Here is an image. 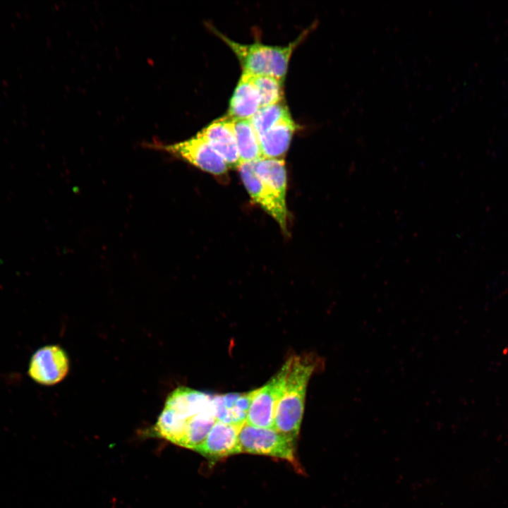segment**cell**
I'll return each instance as SVG.
<instances>
[{"instance_id": "11", "label": "cell", "mask_w": 508, "mask_h": 508, "mask_svg": "<svg viewBox=\"0 0 508 508\" xmlns=\"http://www.w3.org/2000/svg\"><path fill=\"white\" fill-rule=\"evenodd\" d=\"M258 389L245 393H229L213 396L212 403L216 421L224 423L243 425Z\"/></svg>"}, {"instance_id": "5", "label": "cell", "mask_w": 508, "mask_h": 508, "mask_svg": "<svg viewBox=\"0 0 508 508\" xmlns=\"http://www.w3.org/2000/svg\"><path fill=\"white\" fill-rule=\"evenodd\" d=\"M291 361L290 357L265 385L258 389L248 412L247 424L259 428H274L276 410L284 390Z\"/></svg>"}, {"instance_id": "8", "label": "cell", "mask_w": 508, "mask_h": 508, "mask_svg": "<svg viewBox=\"0 0 508 508\" xmlns=\"http://www.w3.org/2000/svg\"><path fill=\"white\" fill-rule=\"evenodd\" d=\"M223 159L229 168L241 164L233 119L228 115L219 118L198 133Z\"/></svg>"}, {"instance_id": "10", "label": "cell", "mask_w": 508, "mask_h": 508, "mask_svg": "<svg viewBox=\"0 0 508 508\" xmlns=\"http://www.w3.org/2000/svg\"><path fill=\"white\" fill-rule=\"evenodd\" d=\"M243 425L216 421L205 440L194 451L212 460L241 453L238 434Z\"/></svg>"}, {"instance_id": "16", "label": "cell", "mask_w": 508, "mask_h": 508, "mask_svg": "<svg viewBox=\"0 0 508 508\" xmlns=\"http://www.w3.org/2000/svg\"><path fill=\"white\" fill-rule=\"evenodd\" d=\"M291 116L287 106L283 101L260 107L250 119L258 137L283 119Z\"/></svg>"}, {"instance_id": "9", "label": "cell", "mask_w": 508, "mask_h": 508, "mask_svg": "<svg viewBox=\"0 0 508 508\" xmlns=\"http://www.w3.org/2000/svg\"><path fill=\"white\" fill-rule=\"evenodd\" d=\"M212 28L236 54L241 64L243 73L272 75L274 46L265 45L259 42L241 44L233 41L214 28Z\"/></svg>"}, {"instance_id": "2", "label": "cell", "mask_w": 508, "mask_h": 508, "mask_svg": "<svg viewBox=\"0 0 508 508\" xmlns=\"http://www.w3.org/2000/svg\"><path fill=\"white\" fill-rule=\"evenodd\" d=\"M216 421L212 401L199 412L164 406L160 414L165 434L177 445L193 450L202 444Z\"/></svg>"}, {"instance_id": "1", "label": "cell", "mask_w": 508, "mask_h": 508, "mask_svg": "<svg viewBox=\"0 0 508 508\" xmlns=\"http://www.w3.org/2000/svg\"><path fill=\"white\" fill-rule=\"evenodd\" d=\"M284 390L278 404L274 429L296 440L302 423L308 381L315 370L314 361L308 356H291Z\"/></svg>"}, {"instance_id": "12", "label": "cell", "mask_w": 508, "mask_h": 508, "mask_svg": "<svg viewBox=\"0 0 508 508\" xmlns=\"http://www.w3.org/2000/svg\"><path fill=\"white\" fill-rule=\"evenodd\" d=\"M260 107V95L251 75L243 73L231 98L228 116L232 119H250Z\"/></svg>"}, {"instance_id": "6", "label": "cell", "mask_w": 508, "mask_h": 508, "mask_svg": "<svg viewBox=\"0 0 508 508\" xmlns=\"http://www.w3.org/2000/svg\"><path fill=\"white\" fill-rule=\"evenodd\" d=\"M241 181L251 199L279 224L282 231H288V209L286 200L255 173L253 162H243L238 167Z\"/></svg>"}, {"instance_id": "7", "label": "cell", "mask_w": 508, "mask_h": 508, "mask_svg": "<svg viewBox=\"0 0 508 508\" xmlns=\"http://www.w3.org/2000/svg\"><path fill=\"white\" fill-rule=\"evenodd\" d=\"M68 369L69 361L64 350L57 345H47L32 356L28 374L35 382L50 386L60 382Z\"/></svg>"}, {"instance_id": "13", "label": "cell", "mask_w": 508, "mask_h": 508, "mask_svg": "<svg viewBox=\"0 0 508 508\" xmlns=\"http://www.w3.org/2000/svg\"><path fill=\"white\" fill-rule=\"evenodd\" d=\"M296 126L287 116L258 137L262 157L282 159L286 153Z\"/></svg>"}, {"instance_id": "14", "label": "cell", "mask_w": 508, "mask_h": 508, "mask_svg": "<svg viewBox=\"0 0 508 508\" xmlns=\"http://www.w3.org/2000/svg\"><path fill=\"white\" fill-rule=\"evenodd\" d=\"M252 162L256 175L286 200L287 174L284 161L262 157Z\"/></svg>"}, {"instance_id": "3", "label": "cell", "mask_w": 508, "mask_h": 508, "mask_svg": "<svg viewBox=\"0 0 508 508\" xmlns=\"http://www.w3.org/2000/svg\"><path fill=\"white\" fill-rule=\"evenodd\" d=\"M294 441L274 428L255 427L246 423L238 434L241 453L279 458L296 466Z\"/></svg>"}, {"instance_id": "4", "label": "cell", "mask_w": 508, "mask_h": 508, "mask_svg": "<svg viewBox=\"0 0 508 508\" xmlns=\"http://www.w3.org/2000/svg\"><path fill=\"white\" fill-rule=\"evenodd\" d=\"M148 146L164 151L212 175L222 176L229 169L223 159L198 133L184 141L168 145L150 144Z\"/></svg>"}, {"instance_id": "15", "label": "cell", "mask_w": 508, "mask_h": 508, "mask_svg": "<svg viewBox=\"0 0 508 508\" xmlns=\"http://www.w3.org/2000/svg\"><path fill=\"white\" fill-rule=\"evenodd\" d=\"M241 164L262 157L259 138L250 119H233Z\"/></svg>"}, {"instance_id": "17", "label": "cell", "mask_w": 508, "mask_h": 508, "mask_svg": "<svg viewBox=\"0 0 508 508\" xmlns=\"http://www.w3.org/2000/svg\"><path fill=\"white\" fill-rule=\"evenodd\" d=\"M250 75L258 90L261 107L282 101L283 80L270 75Z\"/></svg>"}]
</instances>
